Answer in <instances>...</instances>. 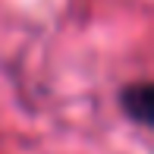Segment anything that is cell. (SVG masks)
Here are the masks:
<instances>
[{
	"mask_svg": "<svg viewBox=\"0 0 154 154\" xmlns=\"http://www.w3.org/2000/svg\"><path fill=\"white\" fill-rule=\"evenodd\" d=\"M120 110L126 113V120L135 126H151L154 116V85L148 79L129 82L120 88Z\"/></svg>",
	"mask_w": 154,
	"mask_h": 154,
	"instance_id": "obj_1",
	"label": "cell"
}]
</instances>
